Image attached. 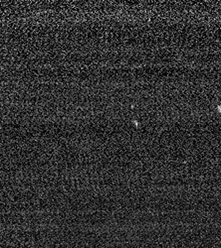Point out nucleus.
<instances>
[{"instance_id": "1", "label": "nucleus", "mask_w": 221, "mask_h": 248, "mask_svg": "<svg viewBox=\"0 0 221 248\" xmlns=\"http://www.w3.org/2000/svg\"><path fill=\"white\" fill-rule=\"evenodd\" d=\"M219 110H220V111H221V106H220V107H219Z\"/></svg>"}]
</instances>
